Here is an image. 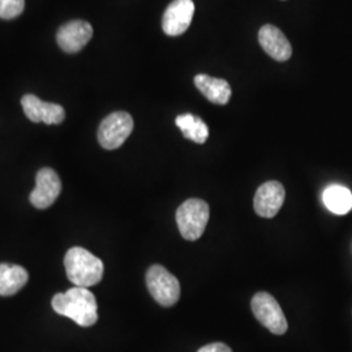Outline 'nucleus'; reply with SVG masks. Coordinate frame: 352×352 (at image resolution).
<instances>
[{"label":"nucleus","mask_w":352,"mask_h":352,"mask_svg":"<svg viewBox=\"0 0 352 352\" xmlns=\"http://www.w3.org/2000/svg\"><path fill=\"white\" fill-rule=\"evenodd\" d=\"M52 309L58 315L75 321L78 327H93L98 321L96 296L85 287H72L52 298Z\"/></svg>","instance_id":"nucleus-1"},{"label":"nucleus","mask_w":352,"mask_h":352,"mask_svg":"<svg viewBox=\"0 0 352 352\" xmlns=\"http://www.w3.org/2000/svg\"><path fill=\"white\" fill-rule=\"evenodd\" d=\"M67 277L76 287H91L103 278L104 266L101 258L81 247H74L64 257Z\"/></svg>","instance_id":"nucleus-2"},{"label":"nucleus","mask_w":352,"mask_h":352,"mask_svg":"<svg viewBox=\"0 0 352 352\" xmlns=\"http://www.w3.org/2000/svg\"><path fill=\"white\" fill-rule=\"evenodd\" d=\"M210 215L209 205L200 199H189L176 210V225L182 236L188 241L200 239Z\"/></svg>","instance_id":"nucleus-3"},{"label":"nucleus","mask_w":352,"mask_h":352,"mask_svg":"<svg viewBox=\"0 0 352 352\" xmlns=\"http://www.w3.org/2000/svg\"><path fill=\"white\" fill-rule=\"evenodd\" d=\"M146 286L153 299L162 307H173L180 299V283L162 265H153L146 273Z\"/></svg>","instance_id":"nucleus-4"},{"label":"nucleus","mask_w":352,"mask_h":352,"mask_svg":"<svg viewBox=\"0 0 352 352\" xmlns=\"http://www.w3.org/2000/svg\"><path fill=\"white\" fill-rule=\"evenodd\" d=\"M252 312L254 317L263 324L270 333L276 336H283L289 324L280 305L276 298L267 292H257L251 302Z\"/></svg>","instance_id":"nucleus-5"},{"label":"nucleus","mask_w":352,"mask_h":352,"mask_svg":"<svg viewBox=\"0 0 352 352\" xmlns=\"http://www.w3.org/2000/svg\"><path fill=\"white\" fill-rule=\"evenodd\" d=\"M133 131V119L124 111L110 113L102 120L98 128V141L103 149L115 151L120 148Z\"/></svg>","instance_id":"nucleus-6"},{"label":"nucleus","mask_w":352,"mask_h":352,"mask_svg":"<svg viewBox=\"0 0 352 352\" xmlns=\"http://www.w3.org/2000/svg\"><path fill=\"white\" fill-rule=\"evenodd\" d=\"M62 192L60 177L52 168H41L36 176V188L30 193V202L37 209L50 208Z\"/></svg>","instance_id":"nucleus-7"},{"label":"nucleus","mask_w":352,"mask_h":352,"mask_svg":"<svg viewBox=\"0 0 352 352\" xmlns=\"http://www.w3.org/2000/svg\"><path fill=\"white\" fill-rule=\"evenodd\" d=\"M195 14L192 0H174L166 8L162 17V29L170 37L182 36L188 30Z\"/></svg>","instance_id":"nucleus-8"},{"label":"nucleus","mask_w":352,"mask_h":352,"mask_svg":"<svg viewBox=\"0 0 352 352\" xmlns=\"http://www.w3.org/2000/svg\"><path fill=\"white\" fill-rule=\"evenodd\" d=\"M93 37V26L84 20H72L58 30L56 41L62 50L75 54L82 50Z\"/></svg>","instance_id":"nucleus-9"},{"label":"nucleus","mask_w":352,"mask_h":352,"mask_svg":"<svg viewBox=\"0 0 352 352\" xmlns=\"http://www.w3.org/2000/svg\"><path fill=\"white\" fill-rule=\"evenodd\" d=\"M285 197L286 190L279 182H266L254 195V212L263 218H273L283 206Z\"/></svg>","instance_id":"nucleus-10"},{"label":"nucleus","mask_w":352,"mask_h":352,"mask_svg":"<svg viewBox=\"0 0 352 352\" xmlns=\"http://www.w3.org/2000/svg\"><path fill=\"white\" fill-rule=\"evenodd\" d=\"M21 104L26 118L33 123L60 124L65 118V111L60 104L42 101L33 94L24 96Z\"/></svg>","instance_id":"nucleus-11"},{"label":"nucleus","mask_w":352,"mask_h":352,"mask_svg":"<svg viewBox=\"0 0 352 352\" xmlns=\"http://www.w3.org/2000/svg\"><path fill=\"white\" fill-rule=\"evenodd\" d=\"M258 42L265 52L277 62H286L292 55V47L287 37L277 26L264 25L258 32Z\"/></svg>","instance_id":"nucleus-12"},{"label":"nucleus","mask_w":352,"mask_h":352,"mask_svg":"<svg viewBox=\"0 0 352 352\" xmlns=\"http://www.w3.org/2000/svg\"><path fill=\"white\" fill-rule=\"evenodd\" d=\"M195 85L208 101L215 104H227L232 94L231 87L226 80L209 75L196 76Z\"/></svg>","instance_id":"nucleus-13"},{"label":"nucleus","mask_w":352,"mask_h":352,"mask_svg":"<svg viewBox=\"0 0 352 352\" xmlns=\"http://www.w3.org/2000/svg\"><path fill=\"white\" fill-rule=\"evenodd\" d=\"M28 272L20 265L0 264V296H12L28 283Z\"/></svg>","instance_id":"nucleus-14"},{"label":"nucleus","mask_w":352,"mask_h":352,"mask_svg":"<svg viewBox=\"0 0 352 352\" xmlns=\"http://www.w3.org/2000/svg\"><path fill=\"white\" fill-rule=\"evenodd\" d=\"M322 201L327 210L337 215H344L352 210L351 190L340 184H331L324 190Z\"/></svg>","instance_id":"nucleus-15"},{"label":"nucleus","mask_w":352,"mask_h":352,"mask_svg":"<svg viewBox=\"0 0 352 352\" xmlns=\"http://www.w3.org/2000/svg\"><path fill=\"white\" fill-rule=\"evenodd\" d=\"M175 123L183 132V136L196 144H204L209 138V128L199 116L183 113L176 118Z\"/></svg>","instance_id":"nucleus-16"},{"label":"nucleus","mask_w":352,"mask_h":352,"mask_svg":"<svg viewBox=\"0 0 352 352\" xmlns=\"http://www.w3.org/2000/svg\"><path fill=\"white\" fill-rule=\"evenodd\" d=\"M25 7V0H0V19L12 20L20 16Z\"/></svg>","instance_id":"nucleus-17"},{"label":"nucleus","mask_w":352,"mask_h":352,"mask_svg":"<svg viewBox=\"0 0 352 352\" xmlns=\"http://www.w3.org/2000/svg\"><path fill=\"white\" fill-rule=\"evenodd\" d=\"M197 352H232L231 349L225 344V343H221V342H217V343H210V344H206L201 347Z\"/></svg>","instance_id":"nucleus-18"}]
</instances>
